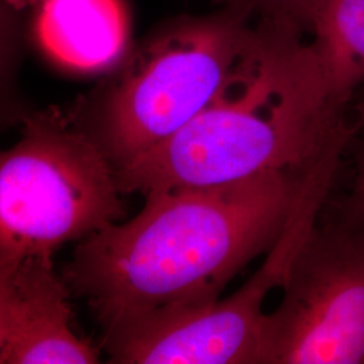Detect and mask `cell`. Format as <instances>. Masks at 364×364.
Masks as SVG:
<instances>
[{
  "instance_id": "cell-1",
  "label": "cell",
  "mask_w": 364,
  "mask_h": 364,
  "mask_svg": "<svg viewBox=\"0 0 364 364\" xmlns=\"http://www.w3.org/2000/svg\"><path fill=\"white\" fill-rule=\"evenodd\" d=\"M338 168L150 192L135 218L80 240L63 278L103 328L164 305L219 299L235 274L273 248L302 200L333 181Z\"/></svg>"
},
{
  "instance_id": "cell-2",
  "label": "cell",
  "mask_w": 364,
  "mask_h": 364,
  "mask_svg": "<svg viewBox=\"0 0 364 364\" xmlns=\"http://www.w3.org/2000/svg\"><path fill=\"white\" fill-rule=\"evenodd\" d=\"M297 25L254 31L219 93L162 144L115 170L123 193L220 186L338 164L356 123Z\"/></svg>"
},
{
  "instance_id": "cell-3",
  "label": "cell",
  "mask_w": 364,
  "mask_h": 364,
  "mask_svg": "<svg viewBox=\"0 0 364 364\" xmlns=\"http://www.w3.org/2000/svg\"><path fill=\"white\" fill-rule=\"evenodd\" d=\"M252 34L231 18L165 27L127 52L66 115L119 169L181 130L215 99Z\"/></svg>"
},
{
  "instance_id": "cell-4",
  "label": "cell",
  "mask_w": 364,
  "mask_h": 364,
  "mask_svg": "<svg viewBox=\"0 0 364 364\" xmlns=\"http://www.w3.org/2000/svg\"><path fill=\"white\" fill-rule=\"evenodd\" d=\"M112 164L65 111L34 109L13 147L0 150V269L53 259L69 242L123 215Z\"/></svg>"
},
{
  "instance_id": "cell-5",
  "label": "cell",
  "mask_w": 364,
  "mask_h": 364,
  "mask_svg": "<svg viewBox=\"0 0 364 364\" xmlns=\"http://www.w3.org/2000/svg\"><path fill=\"white\" fill-rule=\"evenodd\" d=\"M281 287L259 364H364V220L314 224Z\"/></svg>"
},
{
  "instance_id": "cell-6",
  "label": "cell",
  "mask_w": 364,
  "mask_h": 364,
  "mask_svg": "<svg viewBox=\"0 0 364 364\" xmlns=\"http://www.w3.org/2000/svg\"><path fill=\"white\" fill-rule=\"evenodd\" d=\"M318 212L299 208L259 270L227 299L170 304L105 326L111 363L259 364L264 301L282 287L287 266Z\"/></svg>"
},
{
  "instance_id": "cell-7",
  "label": "cell",
  "mask_w": 364,
  "mask_h": 364,
  "mask_svg": "<svg viewBox=\"0 0 364 364\" xmlns=\"http://www.w3.org/2000/svg\"><path fill=\"white\" fill-rule=\"evenodd\" d=\"M69 287L53 259L27 258L11 269L0 364L99 363V352L70 324Z\"/></svg>"
},
{
  "instance_id": "cell-8",
  "label": "cell",
  "mask_w": 364,
  "mask_h": 364,
  "mask_svg": "<svg viewBox=\"0 0 364 364\" xmlns=\"http://www.w3.org/2000/svg\"><path fill=\"white\" fill-rule=\"evenodd\" d=\"M33 10L34 41L63 72L107 75L129 52L130 18L123 0H39Z\"/></svg>"
},
{
  "instance_id": "cell-9",
  "label": "cell",
  "mask_w": 364,
  "mask_h": 364,
  "mask_svg": "<svg viewBox=\"0 0 364 364\" xmlns=\"http://www.w3.org/2000/svg\"><path fill=\"white\" fill-rule=\"evenodd\" d=\"M312 42L333 90L352 99L364 84V0H318Z\"/></svg>"
},
{
  "instance_id": "cell-10",
  "label": "cell",
  "mask_w": 364,
  "mask_h": 364,
  "mask_svg": "<svg viewBox=\"0 0 364 364\" xmlns=\"http://www.w3.org/2000/svg\"><path fill=\"white\" fill-rule=\"evenodd\" d=\"M23 13L0 0V134L22 126L34 111L21 85L27 43Z\"/></svg>"
},
{
  "instance_id": "cell-11",
  "label": "cell",
  "mask_w": 364,
  "mask_h": 364,
  "mask_svg": "<svg viewBox=\"0 0 364 364\" xmlns=\"http://www.w3.org/2000/svg\"><path fill=\"white\" fill-rule=\"evenodd\" d=\"M275 15L278 21L293 25H311L313 10L318 0H260Z\"/></svg>"
},
{
  "instance_id": "cell-12",
  "label": "cell",
  "mask_w": 364,
  "mask_h": 364,
  "mask_svg": "<svg viewBox=\"0 0 364 364\" xmlns=\"http://www.w3.org/2000/svg\"><path fill=\"white\" fill-rule=\"evenodd\" d=\"M358 154L356 176L351 195L341 208V216L350 220H364V139Z\"/></svg>"
},
{
  "instance_id": "cell-13",
  "label": "cell",
  "mask_w": 364,
  "mask_h": 364,
  "mask_svg": "<svg viewBox=\"0 0 364 364\" xmlns=\"http://www.w3.org/2000/svg\"><path fill=\"white\" fill-rule=\"evenodd\" d=\"M11 269H0V350L4 338L6 311H7V297H9V278H10Z\"/></svg>"
},
{
  "instance_id": "cell-14",
  "label": "cell",
  "mask_w": 364,
  "mask_h": 364,
  "mask_svg": "<svg viewBox=\"0 0 364 364\" xmlns=\"http://www.w3.org/2000/svg\"><path fill=\"white\" fill-rule=\"evenodd\" d=\"M15 9L21 11H27L30 9H34L39 0H7Z\"/></svg>"
}]
</instances>
